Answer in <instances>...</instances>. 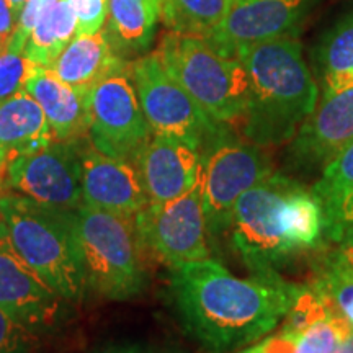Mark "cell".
Listing matches in <instances>:
<instances>
[{"label": "cell", "instance_id": "1", "mask_svg": "<svg viewBox=\"0 0 353 353\" xmlns=\"http://www.w3.org/2000/svg\"><path fill=\"white\" fill-rule=\"evenodd\" d=\"M170 296L183 332L206 353H234L272 334L303 285L281 275H232L213 257L170 268Z\"/></svg>", "mask_w": 353, "mask_h": 353}, {"label": "cell", "instance_id": "2", "mask_svg": "<svg viewBox=\"0 0 353 353\" xmlns=\"http://www.w3.org/2000/svg\"><path fill=\"white\" fill-rule=\"evenodd\" d=\"M228 232L234 254L252 275H280L286 265L330 245L312 188L281 172L237 200Z\"/></svg>", "mask_w": 353, "mask_h": 353}, {"label": "cell", "instance_id": "3", "mask_svg": "<svg viewBox=\"0 0 353 353\" xmlns=\"http://www.w3.org/2000/svg\"><path fill=\"white\" fill-rule=\"evenodd\" d=\"M236 57L249 77V101L242 132L260 145L290 143L319 101V87L296 38L241 48Z\"/></svg>", "mask_w": 353, "mask_h": 353}, {"label": "cell", "instance_id": "4", "mask_svg": "<svg viewBox=\"0 0 353 353\" xmlns=\"http://www.w3.org/2000/svg\"><path fill=\"white\" fill-rule=\"evenodd\" d=\"M0 219L13 247L39 278L65 301H79L87 291L76 239V211H61L7 192Z\"/></svg>", "mask_w": 353, "mask_h": 353}, {"label": "cell", "instance_id": "5", "mask_svg": "<svg viewBox=\"0 0 353 353\" xmlns=\"http://www.w3.org/2000/svg\"><path fill=\"white\" fill-rule=\"evenodd\" d=\"M87 290L112 301H126L149 283V255L134 216H120L81 205L74 219Z\"/></svg>", "mask_w": 353, "mask_h": 353}, {"label": "cell", "instance_id": "6", "mask_svg": "<svg viewBox=\"0 0 353 353\" xmlns=\"http://www.w3.org/2000/svg\"><path fill=\"white\" fill-rule=\"evenodd\" d=\"M156 56L214 121H242L249 101V77L237 57L221 54L205 38L174 32L162 38Z\"/></svg>", "mask_w": 353, "mask_h": 353}, {"label": "cell", "instance_id": "7", "mask_svg": "<svg viewBox=\"0 0 353 353\" xmlns=\"http://www.w3.org/2000/svg\"><path fill=\"white\" fill-rule=\"evenodd\" d=\"M201 161L206 228L211 236L219 237L229 231L237 200L275 170L260 145L241 139L226 125L201 149Z\"/></svg>", "mask_w": 353, "mask_h": 353}, {"label": "cell", "instance_id": "8", "mask_svg": "<svg viewBox=\"0 0 353 353\" xmlns=\"http://www.w3.org/2000/svg\"><path fill=\"white\" fill-rule=\"evenodd\" d=\"M130 76L152 134L180 139L201 154L205 144L224 126L167 72L156 52L131 63Z\"/></svg>", "mask_w": 353, "mask_h": 353}, {"label": "cell", "instance_id": "9", "mask_svg": "<svg viewBox=\"0 0 353 353\" xmlns=\"http://www.w3.org/2000/svg\"><path fill=\"white\" fill-rule=\"evenodd\" d=\"M134 226L149 257L165 267L211 257L201 182L174 200L148 203L134 214Z\"/></svg>", "mask_w": 353, "mask_h": 353}, {"label": "cell", "instance_id": "10", "mask_svg": "<svg viewBox=\"0 0 353 353\" xmlns=\"http://www.w3.org/2000/svg\"><path fill=\"white\" fill-rule=\"evenodd\" d=\"M82 143L52 141L38 151L12 157L3 169L7 192L61 211L82 205Z\"/></svg>", "mask_w": 353, "mask_h": 353}, {"label": "cell", "instance_id": "11", "mask_svg": "<svg viewBox=\"0 0 353 353\" xmlns=\"http://www.w3.org/2000/svg\"><path fill=\"white\" fill-rule=\"evenodd\" d=\"M87 136L100 152L132 162L152 136L130 65L105 77L87 95Z\"/></svg>", "mask_w": 353, "mask_h": 353}, {"label": "cell", "instance_id": "12", "mask_svg": "<svg viewBox=\"0 0 353 353\" xmlns=\"http://www.w3.org/2000/svg\"><path fill=\"white\" fill-rule=\"evenodd\" d=\"M322 0H232L218 26L205 37L221 54L236 57L250 44L296 38Z\"/></svg>", "mask_w": 353, "mask_h": 353}, {"label": "cell", "instance_id": "13", "mask_svg": "<svg viewBox=\"0 0 353 353\" xmlns=\"http://www.w3.org/2000/svg\"><path fill=\"white\" fill-rule=\"evenodd\" d=\"M353 141V83L322 92L285 152L286 169L301 175L322 172Z\"/></svg>", "mask_w": 353, "mask_h": 353}, {"label": "cell", "instance_id": "14", "mask_svg": "<svg viewBox=\"0 0 353 353\" xmlns=\"http://www.w3.org/2000/svg\"><path fill=\"white\" fill-rule=\"evenodd\" d=\"M64 301L20 257L0 219V309L44 332L59 321Z\"/></svg>", "mask_w": 353, "mask_h": 353}, {"label": "cell", "instance_id": "15", "mask_svg": "<svg viewBox=\"0 0 353 353\" xmlns=\"http://www.w3.org/2000/svg\"><path fill=\"white\" fill-rule=\"evenodd\" d=\"M81 162L82 205L132 218L149 203L132 162L100 152L90 141L82 144Z\"/></svg>", "mask_w": 353, "mask_h": 353}, {"label": "cell", "instance_id": "16", "mask_svg": "<svg viewBox=\"0 0 353 353\" xmlns=\"http://www.w3.org/2000/svg\"><path fill=\"white\" fill-rule=\"evenodd\" d=\"M149 203L174 200L201 182V154L183 141L152 134L132 161Z\"/></svg>", "mask_w": 353, "mask_h": 353}, {"label": "cell", "instance_id": "17", "mask_svg": "<svg viewBox=\"0 0 353 353\" xmlns=\"http://www.w3.org/2000/svg\"><path fill=\"white\" fill-rule=\"evenodd\" d=\"M25 90L46 114L56 141H72L87 134V97L61 81L52 70L33 65Z\"/></svg>", "mask_w": 353, "mask_h": 353}, {"label": "cell", "instance_id": "18", "mask_svg": "<svg viewBox=\"0 0 353 353\" xmlns=\"http://www.w3.org/2000/svg\"><path fill=\"white\" fill-rule=\"evenodd\" d=\"M125 59L113 50L105 32L77 34L61 52L50 70L82 95L118 70L126 69Z\"/></svg>", "mask_w": 353, "mask_h": 353}, {"label": "cell", "instance_id": "19", "mask_svg": "<svg viewBox=\"0 0 353 353\" xmlns=\"http://www.w3.org/2000/svg\"><path fill=\"white\" fill-rule=\"evenodd\" d=\"M54 139L46 114L28 92L0 103V148L12 157L38 151Z\"/></svg>", "mask_w": 353, "mask_h": 353}, {"label": "cell", "instance_id": "20", "mask_svg": "<svg viewBox=\"0 0 353 353\" xmlns=\"http://www.w3.org/2000/svg\"><path fill=\"white\" fill-rule=\"evenodd\" d=\"M161 7L162 0H108L105 34L113 50L121 57L144 51L154 39Z\"/></svg>", "mask_w": 353, "mask_h": 353}, {"label": "cell", "instance_id": "21", "mask_svg": "<svg viewBox=\"0 0 353 353\" xmlns=\"http://www.w3.org/2000/svg\"><path fill=\"white\" fill-rule=\"evenodd\" d=\"M312 61L322 92L353 83V8L321 34L312 50Z\"/></svg>", "mask_w": 353, "mask_h": 353}, {"label": "cell", "instance_id": "22", "mask_svg": "<svg viewBox=\"0 0 353 353\" xmlns=\"http://www.w3.org/2000/svg\"><path fill=\"white\" fill-rule=\"evenodd\" d=\"M309 285L353 332V263L341 247L314 255Z\"/></svg>", "mask_w": 353, "mask_h": 353}, {"label": "cell", "instance_id": "23", "mask_svg": "<svg viewBox=\"0 0 353 353\" xmlns=\"http://www.w3.org/2000/svg\"><path fill=\"white\" fill-rule=\"evenodd\" d=\"M312 192L321 201L325 216V237L332 244L348 206L353 203V141L325 165Z\"/></svg>", "mask_w": 353, "mask_h": 353}, {"label": "cell", "instance_id": "24", "mask_svg": "<svg viewBox=\"0 0 353 353\" xmlns=\"http://www.w3.org/2000/svg\"><path fill=\"white\" fill-rule=\"evenodd\" d=\"M77 17L64 0H56L34 25L25 46V56L33 65L50 69L68 44L77 37Z\"/></svg>", "mask_w": 353, "mask_h": 353}, {"label": "cell", "instance_id": "25", "mask_svg": "<svg viewBox=\"0 0 353 353\" xmlns=\"http://www.w3.org/2000/svg\"><path fill=\"white\" fill-rule=\"evenodd\" d=\"M232 0H162L161 19L170 32L208 37L224 19Z\"/></svg>", "mask_w": 353, "mask_h": 353}, {"label": "cell", "instance_id": "26", "mask_svg": "<svg viewBox=\"0 0 353 353\" xmlns=\"http://www.w3.org/2000/svg\"><path fill=\"white\" fill-rule=\"evenodd\" d=\"M41 334L0 309V353H38Z\"/></svg>", "mask_w": 353, "mask_h": 353}, {"label": "cell", "instance_id": "27", "mask_svg": "<svg viewBox=\"0 0 353 353\" xmlns=\"http://www.w3.org/2000/svg\"><path fill=\"white\" fill-rule=\"evenodd\" d=\"M32 68L23 50L7 46L0 52V103L23 90Z\"/></svg>", "mask_w": 353, "mask_h": 353}, {"label": "cell", "instance_id": "28", "mask_svg": "<svg viewBox=\"0 0 353 353\" xmlns=\"http://www.w3.org/2000/svg\"><path fill=\"white\" fill-rule=\"evenodd\" d=\"M77 17V34L100 32L108 17V0H64Z\"/></svg>", "mask_w": 353, "mask_h": 353}, {"label": "cell", "instance_id": "29", "mask_svg": "<svg viewBox=\"0 0 353 353\" xmlns=\"http://www.w3.org/2000/svg\"><path fill=\"white\" fill-rule=\"evenodd\" d=\"M54 2L56 0H28V2L25 3L23 10L20 12L15 33H13V37L10 41H8L7 46H13L17 48V50L25 51L26 41H28L34 25L38 23V20L41 19L43 13L46 12Z\"/></svg>", "mask_w": 353, "mask_h": 353}, {"label": "cell", "instance_id": "30", "mask_svg": "<svg viewBox=\"0 0 353 353\" xmlns=\"http://www.w3.org/2000/svg\"><path fill=\"white\" fill-rule=\"evenodd\" d=\"M299 334L278 329L275 334L265 335L259 342L234 353H298Z\"/></svg>", "mask_w": 353, "mask_h": 353}, {"label": "cell", "instance_id": "31", "mask_svg": "<svg viewBox=\"0 0 353 353\" xmlns=\"http://www.w3.org/2000/svg\"><path fill=\"white\" fill-rule=\"evenodd\" d=\"M17 23H19L17 13L12 10L7 0H0V41L6 44V48L15 33Z\"/></svg>", "mask_w": 353, "mask_h": 353}, {"label": "cell", "instance_id": "32", "mask_svg": "<svg viewBox=\"0 0 353 353\" xmlns=\"http://www.w3.org/2000/svg\"><path fill=\"white\" fill-rule=\"evenodd\" d=\"M332 244L342 247V249L353 250V203L348 206L347 213L343 216L341 228H339L337 236H335Z\"/></svg>", "mask_w": 353, "mask_h": 353}, {"label": "cell", "instance_id": "33", "mask_svg": "<svg viewBox=\"0 0 353 353\" xmlns=\"http://www.w3.org/2000/svg\"><path fill=\"white\" fill-rule=\"evenodd\" d=\"M101 353H152V352H149L148 348H144L141 345H121V347L108 348V350H105Z\"/></svg>", "mask_w": 353, "mask_h": 353}, {"label": "cell", "instance_id": "34", "mask_svg": "<svg viewBox=\"0 0 353 353\" xmlns=\"http://www.w3.org/2000/svg\"><path fill=\"white\" fill-rule=\"evenodd\" d=\"M335 353H353V332L347 335V339L341 343Z\"/></svg>", "mask_w": 353, "mask_h": 353}, {"label": "cell", "instance_id": "35", "mask_svg": "<svg viewBox=\"0 0 353 353\" xmlns=\"http://www.w3.org/2000/svg\"><path fill=\"white\" fill-rule=\"evenodd\" d=\"M7 2H8V6L12 7V10L17 13V17H20V12L23 10L25 3L28 2V0H7Z\"/></svg>", "mask_w": 353, "mask_h": 353}, {"label": "cell", "instance_id": "36", "mask_svg": "<svg viewBox=\"0 0 353 353\" xmlns=\"http://www.w3.org/2000/svg\"><path fill=\"white\" fill-rule=\"evenodd\" d=\"M7 162H8V156H7V152L3 151L2 148H0V174H3V169H6Z\"/></svg>", "mask_w": 353, "mask_h": 353}, {"label": "cell", "instance_id": "37", "mask_svg": "<svg viewBox=\"0 0 353 353\" xmlns=\"http://www.w3.org/2000/svg\"><path fill=\"white\" fill-rule=\"evenodd\" d=\"M7 193V188H6V183H3V175L0 174V200H2V196Z\"/></svg>", "mask_w": 353, "mask_h": 353}, {"label": "cell", "instance_id": "38", "mask_svg": "<svg viewBox=\"0 0 353 353\" xmlns=\"http://www.w3.org/2000/svg\"><path fill=\"white\" fill-rule=\"evenodd\" d=\"M164 353H185V352L180 350V348H176V347H169V348H165Z\"/></svg>", "mask_w": 353, "mask_h": 353}, {"label": "cell", "instance_id": "39", "mask_svg": "<svg viewBox=\"0 0 353 353\" xmlns=\"http://www.w3.org/2000/svg\"><path fill=\"white\" fill-rule=\"evenodd\" d=\"M341 249H342V247H341ZM342 250L347 254V257L350 259V262L353 263V250H347V249H342Z\"/></svg>", "mask_w": 353, "mask_h": 353}, {"label": "cell", "instance_id": "40", "mask_svg": "<svg viewBox=\"0 0 353 353\" xmlns=\"http://www.w3.org/2000/svg\"><path fill=\"white\" fill-rule=\"evenodd\" d=\"M3 50H6V44H3L2 41H0V52H2Z\"/></svg>", "mask_w": 353, "mask_h": 353}]
</instances>
